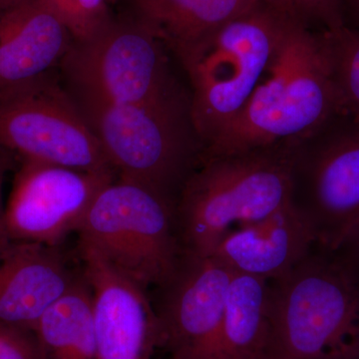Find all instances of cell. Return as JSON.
Listing matches in <instances>:
<instances>
[{"label":"cell","mask_w":359,"mask_h":359,"mask_svg":"<svg viewBox=\"0 0 359 359\" xmlns=\"http://www.w3.org/2000/svg\"><path fill=\"white\" fill-rule=\"evenodd\" d=\"M278 353H280V351H278ZM285 355L287 356V359H299V358H292V356L287 355V354H285Z\"/></svg>","instance_id":"4316f807"},{"label":"cell","mask_w":359,"mask_h":359,"mask_svg":"<svg viewBox=\"0 0 359 359\" xmlns=\"http://www.w3.org/2000/svg\"><path fill=\"white\" fill-rule=\"evenodd\" d=\"M170 54L145 25L129 15L114 16L93 39L73 41L59 68L66 88L111 102L191 108L190 89L175 74Z\"/></svg>","instance_id":"8992f818"},{"label":"cell","mask_w":359,"mask_h":359,"mask_svg":"<svg viewBox=\"0 0 359 359\" xmlns=\"http://www.w3.org/2000/svg\"><path fill=\"white\" fill-rule=\"evenodd\" d=\"M107 1L109 2V4H113V2L118 1V0H107Z\"/></svg>","instance_id":"83f0119b"},{"label":"cell","mask_w":359,"mask_h":359,"mask_svg":"<svg viewBox=\"0 0 359 359\" xmlns=\"http://www.w3.org/2000/svg\"><path fill=\"white\" fill-rule=\"evenodd\" d=\"M320 34L342 108L359 124V29L344 25Z\"/></svg>","instance_id":"d6986e66"},{"label":"cell","mask_w":359,"mask_h":359,"mask_svg":"<svg viewBox=\"0 0 359 359\" xmlns=\"http://www.w3.org/2000/svg\"><path fill=\"white\" fill-rule=\"evenodd\" d=\"M16 165H18V162H16L13 156L9 155L6 151L0 149V226H1L4 207H6V205L4 204V199H2L4 180H6L7 172L16 167Z\"/></svg>","instance_id":"cb8c5ba5"},{"label":"cell","mask_w":359,"mask_h":359,"mask_svg":"<svg viewBox=\"0 0 359 359\" xmlns=\"http://www.w3.org/2000/svg\"><path fill=\"white\" fill-rule=\"evenodd\" d=\"M66 90L117 177L148 187L176 205L187 181L200 167L205 149L191 108L123 105Z\"/></svg>","instance_id":"3957f363"},{"label":"cell","mask_w":359,"mask_h":359,"mask_svg":"<svg viewBox=\"0 0 359 359\" xmlns=\"http://www.w3.org/2000/svg\"><path fill=\"white\" fill-rule=\"evenodd\" d=\"M0 359H44L36 334L0 320Z\"/></svg>","instance_id":"7402d4cb"},{"label":"cell","mask_w":359,"mask_h":359,"mask_svg":"<svg viewBox=\"0 0 359 359\" xmlns=\"http://www.w3.org/2000/svg\"><path fill=\"white\" fill-rule=\"evenodd\" d=\"M271 348L299 359H359V287L334 252L314 245L269 282Z\"/></svg>","instance_id":"5b68a950"},{"label":"cell","mask_w":359,"mask_h":359,"mask_svg":"<svg viewBox=\"0 0 359 359\" xmlns=\"http://www.w3.org/2000/svg\"><path fill=\"white\" fill-rule=\"evenodd\" d=\"M314 245L311 231L289 203L266 218L229 231L210 257L235 275L273 282L292 271Z\"/></svg>","instance_id":"9a60e30c"},{"label":"cell","mask_w":359,"mask_h":359,"mask_svg":"<svg viewBox=\"0 0 359 359\" xmlns=\"http://www.w3.org/2000/svg\"><path fill=\"white\" fill-rule=\"evenodd\" d=\"M346 25L359 29V0H344Z\"/></svg>","instance_id":"d4e9b609"},{"label":"cell","mask_w":359,"mask_h":359,"mask_svg":"<svg viewBox=\"0 0 359 359\" xmlns=\"http://www.w3.org/2000/svg\"><path fill=\"white\" fill-rule=\"evenodd\" d=\"M342 111L320 32L290 22L254 93L202 162L295 140Z\"/></svg>","instance_id":"6da1fadb"},{"label":"cell","mask_w":359,"mask_h":359,"mask_svg":"<svg viewBox=\"0 0 359 359\" xmlns=\"http://www.w3.org/2000/svg\"><path fill=\"white\" fill-rule=\"evenodd\" d=\"M34 332L44 359H96L91 289L83 271L42 314Z\"/></svg>","instance_id":"ac0fdd59"},{"label":"cell","mask_w":359,"mask_h":359,"mask_svg":"<svg viewBox=\"0 0 359 359\" xmlns=\"http://www.w3.org/2000/svg\"><path fill=\"white\" fill-rule=\"evenodd\" d=\"M69 32L73 41L83 42L102 32L114 15L107 0H45Z\"/></svg>","instance_id":"ffe728a7"},{"label":"cell","mask_w":359,"mask_h":359,"mask_svg":"<svg viewBox=\"0 0 359 359\" xmlns=\"http://www.w3.org/2000/svg\"><path fill=\"white\" fill-rule=\"evenodd\" d=\"M82 275L62 245L0 236V320L34 332L42 314Z\"/></svg>","instance_id":"4fadbf2b"},{"label":"cell","mask_w":359,"mask_h":359,"mask_svg":"<svg viewBox=\"0 0 359 359\" xmlns=\"http://www.w3.org/2000/svg\"><path fill=\"white\" fill-rule=\"evenodd\" d=\"M233 275L215 257L184 255L173 278L156 290L160 348L170 359H215Z\"/></svg>","instance_id":"8fae6325"},{"label":"cell","mask_w":359,"mask_h":359,"mask_svg":"<svg viewBox=\"0 0 359 359\" xmlns=\"http://www.w3.org/2000/svg\"><path fill=\"white\" fill-rule=\"evenodd\" d=\"M290 145V207L334 252L359 224V124L342 111Z\"/></svg>","instance_id":"ba28073f"},{"label":"cell","mask_w":359,"mask_h":359,"mask_svg":"<svg viewBox=\"0 0 359 359\" xmlns=\"http://www.w3.org/2000/svg\"><path fill=\"white\" fill-rule=\"evenodd\" d=\"M290 141L203 161L176 203L184 255L210 257L233 229L290 203Z\"/></svg>","instance_id":"7a4b0ae2"},{"label":"cell","mask_w":359,"mask_h":359,"mask_svg":"<svg viewBox=\"0 0 359 359\" xmlns=\"http://www.w3.org/2000/svg\"><path fill=\"white\" fill-rule=\"evenodd\" d=\"M334 252L359 287V224Z\"/></svg>","instance_id":"603a6c76"},{"label":"cell","mask_w":359,"mask_h":359,"mask_svg":"<svg viewBox=\"0 0 359 359\" xmlns=\"http://www.w3.org/2000/svg\"><path fill=\"white\" fill-rule=\"evenodd\" d=\"M16 167L0 236L49 245L77 233L98 194L117 178L37 161Z\"/></svg>","instance_id":"30bf717a"},{"label":"cell","mask_w":359,"mask_h":359,"mask_svg":"<svg viewBox=\"0 0 359 359\" xmlns=\"http://www.w3.org/2000/svg\"><path fill=\"white\" fill-rule=\"evenodd\" d=\"M290 22L259 1L176 58L190 83L191 117L205 149L245 107Z\"/></svg>","instance_id":"277c9868"},{"label":"cell","mask_w":359,"mask_h":359,"mask_svg":"<svg viewBox=\"0 0 359 359\" xmlns=\"http://www.w3.org/2000/svg\"><path fill=\"white\" fill-rule=\"evenodd\" d=\"M130 18L148 27L175 58L259 0H128Z\"/></svg>","instance_id":"2e32d148"},{"label":"cell","mask_w":359,"mask_h":359,"mask_svg":"<svg viewBox=\"0 0 359 359\" xmlns=\"http://www.w3.org/2000/svg\"><path fill=\"white\" fill-rule=\"evenodd\" d=\"M285 18L313 32L346 25L344 0H259Z\"/></svg>","instance_id":"44dd1931"},{"label":"cell","mask_w":359,"mask_h":359,"mask_svg":"<svg viewBox=\"0 0 359 359\" xmlns=\"http://www.w3.org/2000/svg\"><path fill=\"white\" fill-rule=\"evenodd\" d=\"M72 42L45 0H16L0 9V94L53 72Z\"/></svg>","instance_id":"5bb4252c"},{"label":"cell","mask_w":359,"mask_h":359,"mask_svg":"<svg viewBox=\"0 0 359 359\" xmlns=\"http://www.w3.org/2000/svg\"><path fill=\"white\" fill-rule=\"evenodd\" d=\"M77 235L113 269L148 290L166 285L184 256L176 205L119 177L98 194Z\"/></svg>","instance_id":"52a82bcc"},{"label":"cell","mask_w":359,"mask_h":359,"mask_svg":"<svg viewBox=\"0 0 359 359\" xmlns=\"http://www.w3.org/2000/svg\"><path fill=\"white\" fill-rule=\"evenodd\" d=\"M271 339L269 282L233 275L215 359H266Z\"/></svg>","instance_id":"e0dca14e"},{"label":"cell","mask_w":359,"mask_h":359,"mask_svg":"<svg viewBox=\"0 0 359 359\" xmlns=\"http://www.w3.org/2000/svg\"><path fill=\"white\" fill-rule=\"evenodd\" d=\"M16 0H0V9L4 8V7L11 6V4L15 2Z\"/></svg>","instance_id":"484cf974"},{"label":"cell","mask_w":359,"mask_h":359,"mask_svg":"<svg viewBox=\"0 0 359 359\" xmlns=\"http://www.w3.org/2000/svg\"><path fill=\"white\" fill-rule=\"evenodd\" d=\"M0 149L18 163L37 161L117 176L100 142L54 71L0 94Z\"/></svg>","instance_id":"9c48e42d"},{"label":"cell","mask_w":359,"mask_h":359,"mask_svg":"<svg viewBox=\"0 0 359 359\" xmlns=\"http://www.w3.org/2000/svg\"><path fill=\"white\" fill-rule=\"evenodd\" d=\"M76 257L91 289L96 359H152L161 332L149 290L79 241Z\"/></svg>","instance_id":"7c38bea8"}]
</instances>
